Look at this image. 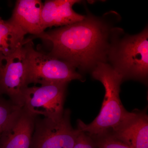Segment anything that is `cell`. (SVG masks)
Segmentation results:
<instances>
[{"mask_svg": "<svg viewBox=\"0 0 148 148\" xmlns=\"http://www.w3.org/2000/svg\"><path fill=\"white\" fill-rule=\"evenodd\" d=\"M108 32L101 21L85 16L79 22L28 38L40 39L49 50L47 53L83 71L93 69L99 62H105L110 47Z\"/></svg>", "mask_w": 148, "mask_h": 148, "instance_id": "1", "label": "cell"}, {"mask_svg": "<svg viewBox=\"0 0 148 148\" xmlns=\"http://www.w3.org/2000/svg\"><path fill=\"white\" fill-rule=\"evenodd\" d=\"M92 70L93 78L101 82L105 87V97L98 116L89 124L78 120L77 129L92 139L113 131L131 112L125 110L120 98L122 77L105 62H99Z\"/></svg>", "mask_w": 148, "mask_h": 148, "instance_id": "2", "label": "cell"}, {"mask_svg": "<svg viewBox=\"0 0 148 148\" xmlns=\"http://www.w3.org/2000/svg\"><path fill=\"white\" fill-rule=\"evenodd\" d=\"M112 65L123 80L147 81L148 74V32L146 28L135 36H127L110 47Z\"/></svg>", "mask_w": 148, "mask_h": 148, "instance_id": "3", "label": "cell"}, {"mask_svg": "<svg viewBox=\"0 0 148 148\" xmlns=\"http://www.w3.org/2000/svg\"><path fill=\"white\" fill-rule=\"evenodd\" d=\"M27 65V82L41 85L68 84L82 76L76 69L66 61L51 56L46 52L37 50L32 40H24V45Z\"/></svg>", "mask_w": 148, "mask_h": 148, "instance_id": "4", "label": "cell"}, {"mask_svg": "<svg viewBox=\"0 0 148 148\" xmlns=\"http://www.w3.org/2000/svg\"><path fill=\"white\" fill-rule=\"evenodd\" d=\"M71 115L66 109L57 119L37 116L30 148H73L80 131L72 126Z\"/></svg>", "mask_w": 148, "mask_h": 148, "instance_id": "5", "label": "cell"}, {"mask_svg": "<svg viewBox=\"0 0 148 148\" xmlns=\"http://www.w3.org/2000/svg\"><path fill=\"white\" fill-rule=\"evenodd\" d=\"M68 84H49L29 87L24 94V106L36 116L55 119L63 115Z\"/></svg>", "mask_w": 148, "mask_h": 148, "instance_id": "6", "label": "cell"}, {"mask_svg": "<svg viewBox=\"0 0 148 148\" xmlns=\"http://www.w3.org/2000/svg\"><path fill=\"white\" fill-rule=\"evenodd\" d=\"M23 45L10 55L0 53V95H7L14 104L22 107L24 91L29 86Z\"/></svg>", "mask_w": 148, "mask_h": 148, "instance_id": "7", "label": "cell"}, {"mask_svg": "<svg viewBox=\"0 0 148 148\" xmlns=\"http://www.w3.org/2000/svg\"><path fill=\"white\" fill-rule=\"evenodd\" d=\"M108 134L132 148H148V116L146 111L131 112L127 119Z\"/></svg>", "mask_w": 148, "mask_h": 148, "instance_id": "8", "label": "cell"}, {"mask_svg": "<svg viewBox=\"0 0 148 148\" xmlns=\"http://www.w3.org/2000/svg\"><path fill=\"white\" fill-rule=\"evenodd\" d=\"M37 116L24 107L0 136V148H30Z\"/></svg>", "mask_w": 148, "mask_h": 148, "instance_id": "9", "label": "cell"}, {"mask_svg": "<svg viewBox=\"0 0 148 148\" xmlns=\"http://www.w3.org/2000/svg\"><path fill=\"white\" fill-rule=\"evenodd\" d=\"M77 0H49L43 3L41 12L42 25L45 31L52 27L67 26L83 20L85 16L76 13L73 5Z\"/></svg>", "mask_w": 148, "mask_h": 148, "instance_id": "10", "label": "cell"}, {"mask_svg": "<svg viewBox=\"0 0 148 148\" xmlns=\"http://www.w3.org/2000/svg\"><path fill=\"white\" fill-rule=\"evenodd\" d=\"M43 5L40 0H18L8 20L27 34L39 35L45 32L41 21Z\"/></svg>", "mask_w": 148, "mask_h": 148, "instance_id": "11", "label": "cell"}, {"mask_svg": "<svg viewBox=\"0 0 148 148\" xmlns=\"http://www.w3.org/2000/svg\"><path fill=\"white\" fill-rule=\"evenodd\" d=\"M27 34L19 27L0 17V53L9 55L24 44Z\"/></svg>", "mask_w": 148, "mask_h": 148, "instance_id": "12", "label": "cell"}, {"mask_svg": "<svg viewBox=\"0 0 148 148\" xmlns=\"http://www.w3.org/2000/svg\"><path fill=\"white\" fill-rule=\"evenodd\" d=\"M22 107L0 95V136L16 118Z\"/></svg>", "mask_w": 148, "mask_h": 148, "instance_id": "13", "label": "cell"}, {"mask_svg": "<svg viewBox=\"0 0 148 148\" xmlns=\"http://www.w3.org/2000/svg\"><path fill=\"white\" fill-rule=\"evenodd\" d=\"M97 148H132L109 134L92 139Z\"/></svg>", "mask_w": 148, "mask_h": 148, "instance_id": "14", "label": "cell"}, {"mask_svg": "<svg viewBox=\"0 0 148 148\" xmlns=\"http://www.w3.org/2000/svg\"><path fill=\"white\" fill-rule=\"evenodd\" d=\"M73 148H97L92 138L80 131L76 143Z\"/></svg>", "mask_w": 148, "mask_h": 148, "instance_id": "15", "label": "cell"}]
</instances>
